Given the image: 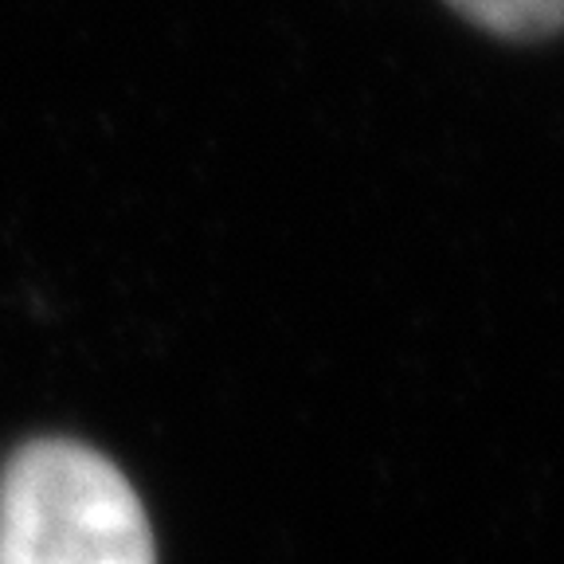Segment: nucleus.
<instances>
[{"label":"nucleus","mask_w":564,"mask_h":564,"mask_svg":"<svg viewBox=\"0 0 564 564\" xmlns=\"http://www.w3.org/2000/svg\"><path fill=\"white\" fill-rule=\"evenodd\" d=\"M0 564H158L122 470L70 440H40L0 478Z\"/></svg>","instance_id":"f257e3e1"},{"label":"nucleus","mask_w":564,"mask_h":564,"mask_svg":"<svg viewBox=\"0 0 564 564\" xmlns=\"http://www.w3.org/2000/svg\"><path fill=\"white\" fill-rule=\"evenodd\" d=\"M458 12L486 32L538 40L564 28V0H451Z\"/></svg>","instance_id":"f03ea898"}]
</instances>
